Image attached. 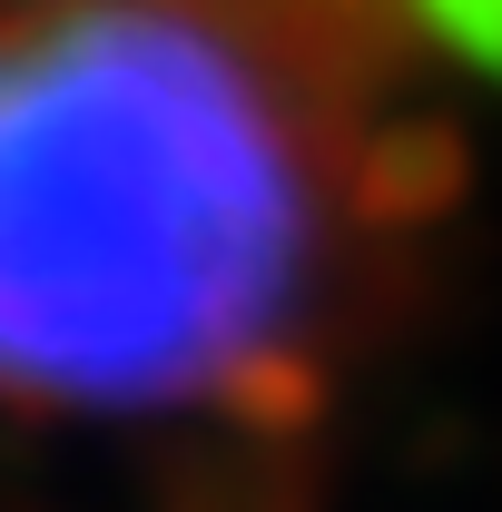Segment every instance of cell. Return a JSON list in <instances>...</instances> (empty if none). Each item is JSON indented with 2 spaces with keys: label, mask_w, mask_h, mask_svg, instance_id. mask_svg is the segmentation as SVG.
Segmentation results:
<instances>
[{
  "label": "cell",
  "mask_w": 502,
  "mask_h": 512,
  "mask_svg": "<svg viewBox=\"0 0 502 512\" xmlns=\"http://www.w3.org/2000/svg\"><path fill=\"white\" fill-rule=\"evenodd\" d=\"M335 227L306 69L227 0L0 10V384L158 404L266 365Z\"/></svg>",
  "instance_id": "1"
}]
</instances>
